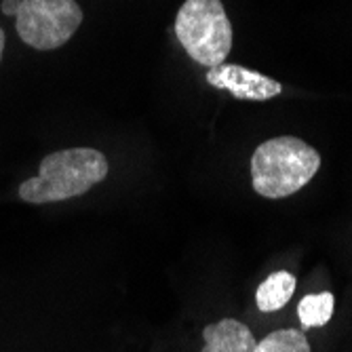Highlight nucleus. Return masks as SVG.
Returning <instances> with one entry per match:
<instances>
[{
    "mask_svg": "<svg viewBox=\"0 0 352 352\" xmlns=\"http://www.w3.org/2000/svg\"><path fill=\"white\" fill-rule=\"evenodd\" d=\"M108 158L95 148H66L47 154L38 173L25 179L17 195L30 205H49L82 197L108 177Z\"/></svg>",
    "mask_w": 352,
    "mask_h": 352,
    "instance_id": "f257e3e1",
    "label": "nucleus"
},
{
    "mask_svg": "<svg viewBox=\"0 0 352 352\" xmlns=\"http://www.w3.org/2000/svg\"><path fill=\"white\" fill-rule=\"evenodd\" d=\"M336 310V298L329 292L323 294H310L304 296L300 306H298V316L300 323L306 329H314V327H323L331 321Z\"/></svg>",
    "mask_w": 352,
    "mask_h": 352,
    "instance_id": "6e6552de",
    "label": "nucleus"
},
{
    "mask_svg": "<svg viewBox=\"0 0 352 352\" xmlns=\"http://www.w3.org/2000/svg\"><path fill=\"white\" fill-rule=\"evenodd\" d=\"M205 80L213 89L228 91L232 98L249 102H266L283 93V85L278 80L239 66V63H219L215 68H209Z\"/></svg>",
    "mask_w": 352,
    "mask_h": 352,
    "instance_id": "39448f33",
    "label": "nucleus"
},
{
    "mask_svg": "<svg viewBox=\"0 0 352 352\" xmlns=\"http://www.w3.org/2000/svg\"><path fill=\"white\" fill-rule=\"evenodd\" d=\"M296 276L287 270L272 272L268 278H264L255 292V304H258L260 312H276L287 306L296 294Z\"/></svg>",
    "mask_w": 352,
    "mask_h": 352,
    "instance_id": "0eeeda50",
    "label": "nucleus"
},
{
    "mask_svg": "<svg viewBox=\"0 0 352 352\" xmlns=\"http://www.w3.org/2000/svg\"><path fill=\"white\" fill-rule=\"evenodd\" d=\"M82 19L85 13L76 0H21L15 30L28 47L55 51L76 34Z\"/></svg>",
    "mask_w": 352,
    "mask_h": 352,
    "instance_id": "20e7f679",
    "label": "nucleus"
},
{
    "mask_svg": "<svg viewBox=\"0 0 352 352\" xmlns=\"http://www.w3.org/2000/svg\"><path fill=\"white\" fill-rule=\"evenodd\" d=\"M175 36L190 59L215 68L226 63L234 32L221 0H186L175 15Z\"/></svg>",
    "mask_w": 352,
    "mask_h": 352,
    "instance_id": "7ed1b4c3",
    "label": "nucleus"
},
{
    "mask_svg": "<svg viewBox=\"0 0 352 352\" xmlns=\"http://www.w3.org/2000/svg\"><path fill=\"white\" fill-rule=\"evenodd\" d=\"M321 169V154L300 138H272L251 156V186L264 199H287Z\"/></svg>",
    "mask_w": 352,
    "mask_h": 352,
    "instance_id": "f03ea898",
    "label": "nucleus"
},
{
    "mask_svg": "<svg viewBox=\"0 0 352 352\" xmlns=\"http://www.w3.org/2000/svg\"><path fill=\"white\" fill-rule=\"evenodd\" d=\"M19 5H21V0H3V5H0V9H3L5 15L15 17L17 11H19Z\"/></svg>",
    "mask_w": 352,
    "mask_h": 352,
    "instance_id": "9d476101",
    "label": "nucleus"
},
{
    "mask_svg": "<svg viewBox=\"0 0 352 352\" xmlns=\"http://www.w3.org/2000/svg\"><path fill=\"white\" fill-rule=\"evenodd\" d=\"M5 43H7V38H5V30L0 28V61H3V53H5Z\"/></svg>",
    "mask_w": 352,
    "mask_h": 352,
    "instance_id": "9b49d317",
    "label": "nucleus"
},
{
    "mask_svg": "<svg viewBox=\"0 0 352 352\" xmlns=\"http://www.w3.org/2000/svg\"><path fill=\"white\" fill-rule=\"evenodd\" d=\"M253 352H312L310 342L300 329H276L262 342L255 344Z\"/></svg>",
    "mask_w": 352,
    "mask_h": 352,
    "instance_id": "1a4fd4ad",
    "label": "nucleus"
},
{
    "mask_svg": "<svg viewBox=\"0 0 352 352\" xmlns=\"http://www.w3.org/2000/svg\"><path fill=\"white\" fill-rule=\"evenodd\" d=\"M203 350L201 352H253L255 338L251 329L236 318H221L203 329Z\"/></svg>",
    "mask_w": 352,
    "mask_h": 352,
    "instance_id": "423d86ee",
    "label": "nucleus"
}]
</instances>
